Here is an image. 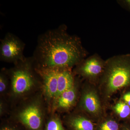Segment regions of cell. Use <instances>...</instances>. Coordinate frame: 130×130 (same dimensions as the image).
Segmentation results:
<instances>
[{"mask_svg": "<svg viewBox=\"0 0 130 130\" xmlns=\"http://www.w3.org/2000/svg\"><path fill=\"white\" fill-rule=\"evenodd\" d=\"M62 24L48 30L38 38L32 57L36 67L44 69H72L87 58L88 52L81 38L67 31Z\"/></svg>", "mask_w": 130, "mask_h": 130, "instance_id": "cell-1", "label": "cell"}, {"mask_svg": "<svg viewBox=\"0 0 130 130\" xmlns=\"http://www.w3.org/2000/svg\"><path fill=\"white\" fill-rule=\"evenodd\" d=\"M97 86L104 104L118 91L130 89V54L115 55L106 60Z\"/></svg>", "mask_w": 130, "mask_h": 130, "instance_id": "cell-2", "label": "cell"}, {"mask_svg": "<svg viewBox=\"0 0 130 130\" xmlns=\"http://www.w3.org/2000/svg\"><path fill=\"white\" fill-rule=\"evenodd\" d=\"M7 71L11 95L15 99L25 97L41 85L40 77L36 70L32 56L26 58Z\"/></svg>", "mask_w": 130, "mask_h": 130, "instance_id": "cell-3", "label": "cell"}, {"mask_svg": "<svg viewBox=\"0 0 130 130\" xmlns=\"http://www.w3.org/2000/svg\"><path fill=\"white\" fill-rule=\"evenodd\" d=\"M40 97L29 101L20 107L16 112V121L24 130L44 129V110Z\"/></svg>", "mask_w": 130, "mask_h": 130, "instance_id": "cell-4", "label": "cell"}, {"mask_svg": "<svg viewBox=\"0 0 130 130\" xmlns=\"http://www.w3.org/2000/svg\"><path fill=\"white\" fill-rule=\"evenodd\" d=\"M79 107L84 113L91 119L100 120L105 117L104 103L96 85L85 81Z\"/></svg>", "mask_w": 130, "mask_h": 130, "instance_id": "cell-5", "label": "cell"}, {"mask_svg": "<svg viewBox=\"0 0 130 130\" xmlns=\"http://www.w3.org/2000/svg\"><path fill=\"white\" fill-rule=\"evenodd\" d=\"M106 60L98 54L83 60L73 71L76 76L97 86L105 70Z\"/></svg>", "mask_w": 130, "mask_h": 130, "instance_id": "cell-6", "label": "cell"}, {"mask_svg": "<svg viewBox=\"0 0 130 130\" xmlns=\"http://www.w3.org/2000/svg\"><path fill=\"white\" fill-rule=\"evenodd\" d=\"M25 44L13 33L7 32L1 40L0 60L7 63L16 64L24 60L25 57L24 51Z\"/></svg>", "mask_w": 130, "mask_h": 130, "instance_id": "cell-7", "label": "cell"}, {"mask_svg": "<svg viewBox=\"0 0 130 130\" xmlns=\"http://www.w3.org/2000/svg\"><path fill=\"white\" fill-rule=\"evenodd\" d=\"M40 76L43 93L48 103H53L58 89L59 69H44L37 68Z\"/></svg>", "mask_w": 130, "mask_h": 130, "instance_id": "cell-8", "label": "cell"}, {"mask_svg": "<svg viewBox=\"0 0 130 130\" xmlns=\"http://www.w3.org/2000/svg\"><path fill=\"white\" fill-rule=\"evenodd\" d=\"M79 77H78L76 83L71 88L62 93L53 105L54 109L66 111L71 109L75 106L78 96V87Z\"/></svg>", "mask_w": 130, "mask_h": 130, "instance_id": "cell-9", "label": "cell"}, {"mask_svg": "<svg viewBox=\"0 0 130 130\" xmlns=\"http://www.w3.org/2000/svg\"><path fill=\"white\" fill-rule=\"evenodd\" d=\"M77 77L74 74L72 69H59L58 89L53 105L62 93L73 86Z\"/></svg>", "mask_w": 130, "mask_h": 130, "instance_id": "cell-10", "label": "cell"}, {"mask_svg": "<svg viewBox=\"0 0 130 130\" xmlns=\"http://www.w3.org/2000/svg\"><path fill=\"white\" fill-rule=\"evenodd\" d=\"M67 123L71 130H96L91 119L84 113L72 115L68 119Z\"/></svg>", "mask_w": 130, "mask_h": 130, "instance_id": "cell-11", "label": "cell"}, {"mask_svg": "<svg viewBox=\"0 0 130 130\" xmlns=\"http://www.w3.org/2000/svg\"><path fill=\"white\" fill-rule=\"evenodd\" d=\"M112 109L120 119L130 121V107L122 100L115 103Z\"/></svg>", "mask_w": 130, "mask_h": 130, "instance_id": "cell-12", "label": "cell"}, {"mask_svg": "<svg viewBox=\"0 0 130 130\" xmlns=\"http://www.w3.org/2000/svg\"><path fill=\"white\" fill-rule=\"evenodd\" d=\"M119 123L111 117H105L100 120L99 130H119Z\"/></svg>", "mask_w": 130, "mask_h": 130, "instance_id": "cell-13", "label": "cell"}, {"mask_svg": "<svg viewBox=\"0 0 130 130\" xmlns=\"http://www.w3.org/2000/svg\"><path fill=\"white\" fill-rule=\"evenodd\" d=\"M10 87V81L7 70L3 68L0 73V93L2 95L6 93L7 89Z\"/></svg>", "mask_w": 130, "mask_h": 130, "instance_id": "cell-14", "label": "cell"}, {"mask_svg": "<svg viewBox=\"0 0 130 130\" xmlns=\"http://www.w3.org/2000/svg\"><path fill=\"white\" fill-rule=\"evenodd\" d=\"M43 130H65L60 119L54 116L45 123Z\"/></svg>", "mask_w": 130, "mask_h": 130, "instance_id": "cell-15", "label": "cell"}, {"mask_svg": "<svg viewBox=\"0 0 130 130\" xmlns=\"http://www.w3.org/2000/svg\"><path fill=\"white\" fill-rule=\"evenodd\" d=\"M18 126L12 123L3 124L1 126L0 130H21Z\"/></svg>", "mask_w": 130, "mask_h": 130, "instance_id": "cell-16", "label": "cell"}, {"mask_svg": "<svg viewBox=\"0 0 130 130\" xmlns=\"http://www.w3.org/2000/svg\"><path fill=\"white\" fill-rule=\"evenodd\" d=\"M121 100L130 107V89L124 90L121 96Z\"/></svg>", "mask_w": 130, "mask_h": 130, "instance_id": "cell-17", "label": "cell"}, {"mask_svg": "<svg viewBox=\"0 0 130 130\" xmlns=\"http://www.w3.org/2000/svg\"><path fill=\"white\" fill-rule=\"evenodd\" d=\"M117 3L121 7L130 12V0L118 1Z\"/></svg>", "mask_w": 130, "mask_h": 130, "instance_id": "cell-18", "label": "cell"}, {"mask_svg": "<svg viewBox=\"0 0 130 130\" xmlns=\"http://www.w3.org/2000/svg\"><path fill=\"white\" fill-rule=\"evenodd\" d=\"M0 113H1V116H2L5 112V105L4 104V103L2 101H1V105H0Z\"/></svg>", "mask_w": 130, "mask_h": 130, "instance_id": "cell-19", "label": "cell"}, {"mask_svg": "<svg viewBox=\"0 0 130 130\" xmlns=\"http://www.w3.org/2000/svg\"><path fill=\"white\" fill-rule=\"evenodd\" d=\"M125 130H130V128H127L125 129Z\"/></svg>", "mask_w": 130, "mask_h": 130, "instance_id": "cell-20", "label": "cell"}]
</instances>
